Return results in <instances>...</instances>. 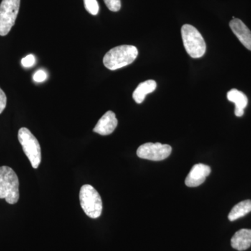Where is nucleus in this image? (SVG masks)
I'll use <instances>...</instances> for the list:
<instances>
[{"label":"nucleus","mask_w":251,"mask_h":251,"mask_svg":"<svg viewBox=\"0 0 251 251\" xmlns=\"http://www.w3.org/2000/svg\"><path fill=\"white\" fill-rule=\"evenodd\" d=\"M80 202L81 207L86 215L91 219H97L101 215L103 203L98 191L90 184L83 185L80 188Z\"/></svg>","instance_id":"20e7f679"},{"label":"nucleus","mask_w":251,"mask_h":251,"mask_svg":"<svg viewBox=\"0 0 251 251\" xmlns=\"http://www.w3.org/2000/svg\"><path fill=\"white\" fill-rule=\"evenodd\" d=\"M171 152V146L159 143L143 144L137 150V155L139 158L153 161H163L168 158Z\"/></svg>","instance_id":"0eeeda50"},{"label":"nucleus","mask_w":251,"mask_h":251,"mask_svg":"<svg viewBox=\"0 0 251 251\" xmlns=\"http://www.w3.org/2000/svg\"><path fill=\"white\" fill-rule=\"evenodd\" d=\"M156 82L153 80H149L141 82L137 87L133 93V98L137 103H142L148 94L151 93L156 90Z\"/></svg>","instance_id":"ddd939ff"},{"label":"nucleus","mask_w":251,"mask_h":251,"mask_svg":"<svg viewBox=\"0 0 251 251\" xmlns=\"http://www.w3.org/2000/svg\"><path fill=\"white\" fill-rule=\"evenodd\" d=\"M18 138L32 168L34 169L39 168L41 162V150L36 137L28 128L23 127L18 131Z\"/></svg>","instance_id":"39448f33"},{"label":"nucleus","mask_w":251,"mask_h":251,"mask_svg":"<svg viewBox=\"0 0 251 251\" xmlns=\"http://www.w3.org/2000/svg\"><path fill=\"white\" fill-rule=\"evenodd\" d=\"M229 27L243 45L251 51V31L238 18H234L229 22Z\"/></svg>","instance_id":"9d476101"},{"label":"nucleus","mask_w":251,"mask_h":251,"mask_svg":"<svg viewBox=\"0 0 251 251\" xmlns=\"http://www.w3.org/2000/svg\"><path fill=\"white\" fill-rule=\"evenodd\" d=\"M227 99L235 104L234 114L237 117H242L244 114V109L248 105V98L246 94L237 89H232L227 92Z\"/></svg>","instance_id":"f8f14e48"},{"label":"nucleus","mask_w":251,"mask_h":251,"mask_svg":"<svg viewBox=\"0 0 251 251\" xmlns=\"http://www.w3.org/2000/svg\"><path fill=\"white\" fill-rule=\"evenodd\" d=\"M181 37L185 49L193 58H200L206 52V43L199 31L191 25H184L181 27Z\"/></svg>","instance_id":"7ed1b4c3"},{"label":"nucleus","mask_w":251,"mask_h":251,"mask_svg":"<svg viewBox=\"0 0 251 251\" xmlns=\"http://www.w3.org/2000/svg\"><path fill=\"white\" fill-rule=\"evenodd\" d=\"M251 211V201H242L232 208L228 215V219L230 221H236V220L244 217V216L249 214Z\"/></svg>","instance_id":"4468645a"},{"label":"nucleus","mask_w":251,"mask_h":251,"mask_svg":"<svg viewBox=\"0 0 251 251\" xmlns=\"http://www.w3.org/2000/svg\"><path fill=\"white\" fill-rule=\"evenodd\" d=\"M138 49L134 46H117L105 54L103 64L110 70H117L132 64L138 57Z\"/></svg>","instance_id":"f257e3e1"},{"label":"nucleus","mask_w":251,"mask_h":251,"mask_svg":"<svg viewBox=\"0 0 251 251\" xmlns=\"http://www.w3.org/2000/svg\"><path fill=\"white\" fill-rule=\"evenodd\" d=\"M21 0H2L0 4V36L9 34L15 25Z\"/></svg>","instance_id":"423d86ee"},{"label":"nucleus","mask_w":251,"mask_h":251,"mask_svg":"<svg viewBox=\"0 0 251 251\" xmlns=\"http://www.w3.org/2000/svg\"><path fill=\"white\" fill-rule=\"evenodd\" d=\"M6 106V96L3 90L0 88V114L1 113Z\"/></svg>","instance_id":"6ab92c4d"},{"label":"nucleus","mask_w":251,"mask_h":251,"mask_svg":"<svg viewBox=\"0 0 251 251\" xmlns=\"http://www.w3.org/2000/svg\"><path fill=\"white\" fill-rule=\"evenodd\" d=\"M117 125L118 121L116 115L113 112L109 110L99 120L93 130L98 134L108 135L113 133L114 130L117 128Z\"/></svg>","instance_id":"1a4fd4ad"},{"label":"nucleus","mask_w":251,"mask_h":251,"mask_svg":"<svg viewBox=\"0 0 251 251\" xmlns=\"http://www.w3.org/2000/svg\"><path fill=\"white\" fill-rule=\"evenodd\" d=\"M105 5L109 10L117 12L121 9V0H104Z\"/></svg>","instance_id":"dca6fc26"},{"label":"nucleus","mask_w":251,"mask_h":251,"mask_svg":"<svg viewBox=\"0 0 251 251\" xmlns=\"http://www.w3.org/2000/svg\"><path fill=\"white\" fill-rule=\"evenodd\" d=\"M211 173L210 167L202 163H198L193 167L185 180L188 187H197L205 181L206 178Z\"/></svg>","instance_id":"6e6552de"},{"label":"nucleus","mask_w":251,"mask_h":251,"mask_svg":"<svg viewBox=\"0 0 251 251\" xmlns=\"http://www.w3.org/2000/svg\"><path fill=\"white\" fill-rule=\"evenodd\" d=\"M35 62V57H34L33 54H29V55L26 56L25 57L22 59V60H21V64H22L23 67L29 68L34 65Z\"/></svg>","instance_id":"f3484780"},{"label":"nucleus","mask_w":251,"mask_h":251,"mask_svg":"<svg viewBox=\"0 0 251 251\" xmlns=\"http://www.w3.org/2000/svg\"><path fill=\"white\" fill-rule=\"evenodd\" d=\"M19 180L14 170L8 166L0 167V199L14 204L19 200Z\"/></svg>","instance_id":"f03ea898"},{"label":"nucleus","mask_w":251,"mask_h":251,"mask_svg":"<svg viewBox=\"0 0 251 251\" xmlns=\"http://www.w3.org/2000/svg\"><path fill=\"white\" fill-rule=\"evenodd\" d=\"M84 4L87 12L93 16L99 14V6L97 0H84Z\"/></svg>","instance_id":"2eb2a0df"},{"label":"nucleus","mask_w":251,"mask_h":251,"mask_svg":"<svg viewBox=\"0 0 251 251\" xmlns=\"http://www.w3.org/2000/svg\"><path fill=\"white\" fill-rule=\"evenodd\" d=\"M47 78V74L44 71L39 70L34 74L33 79L36 82H42Z\"/></svg>","instance_id":"a211bd4d"},{"label":"nucleus","mask_w":251,"mask_h":251,"mask_svg":"<svg viewBox=\"0 0 251 251\" xmlns=\"http://www.w3.org/2000/svg\"><path fill=\"white\" fill-rule=\"evenodd\" d=\"M231 246L239 251L249 249L251 246V229H242L237 231L231 239Z\"/></svg>","instance_id":"9b49d317"}]
</instances>
